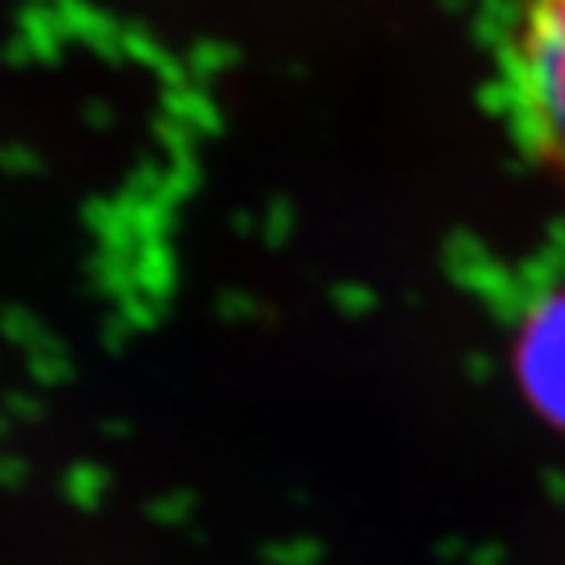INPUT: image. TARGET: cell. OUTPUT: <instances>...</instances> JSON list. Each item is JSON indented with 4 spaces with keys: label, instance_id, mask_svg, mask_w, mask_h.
<instances>
[{
    "label": "cell",
    "instance_id": "6da1fadb",
    "mask_svg": "<svg viewBox=\"0 0 565 565\" xmlns=\"http://www.w3.org/2000/svg\"><path fill=\"white\" fill-rule=\"evenodd\" d=\"M497 66L512 136L565 189V0H512Z\"/></svg>",
    "mask_w": 565,
    "mask_h": 565
},
{
    "label": "cell",
    "instance_id": "7a4b0ae2",
    "mask_svg": "<svg viewBox=\"0 0 565 565\" xmlns=\"http://www.w3.org/2000/svg\"><path fill=\"white\" fill-rule=\"evenodd\" d=\"M522 362L531 386L565 412V289L531 311L522 333Z\"/></svg>",
    "mask_w": 565,
    "mask_h": 565
}]
</instances>
